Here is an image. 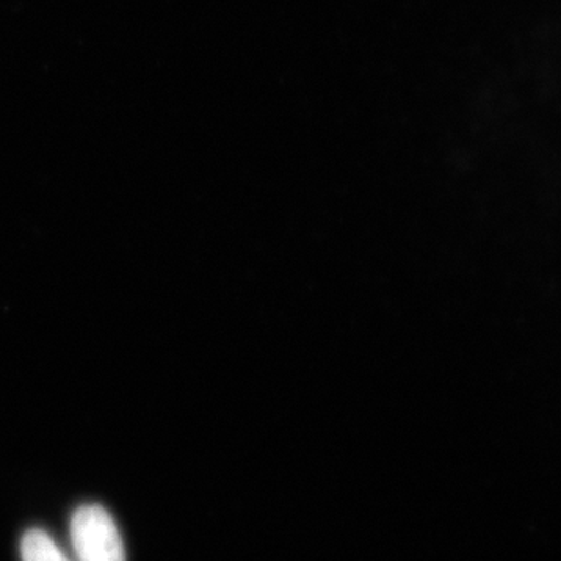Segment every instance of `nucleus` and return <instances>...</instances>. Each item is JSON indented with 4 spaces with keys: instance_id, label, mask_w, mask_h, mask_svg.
I'll return each mask as SVG.
<instances>
[{
    "instance_id": "f257e3e1",
    "label": "nucleus",
    "mask_w": 561,
    "mask_h": 561,
    "mask_svg": "<svg viewBox=\"0 0 561 561\" xmlns=\"http://www.w3.org/2000/svg\"><path fill=\"white\" fill-rule=\"evenodd\" d=\"M69 538L75 561H126L121 529L99 503H85L75 511Z\"/></svg>"
},
{
    "instance_id": "f03ea898",
    "label": "nucleus",
    "mask_w": 561,
    "mask_h": 561,
    "mask_svg": "<svg viewBox=\"0 0 561 561\" xmlns=\"http://www.w3.org/2000/svg\"><path fill=\"white\" fill-rule=\"evenodd\" d=\"M22 561H75L62 547L43 529H30L21 540Z\"/></svg>"
}]
</instances>
